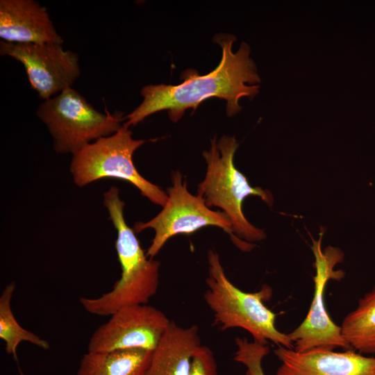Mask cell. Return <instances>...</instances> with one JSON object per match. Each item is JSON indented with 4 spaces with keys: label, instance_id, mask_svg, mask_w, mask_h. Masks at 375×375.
Instances as JSON below:
<instances>
[{
    "label": "cell",
    "instance_id": "obj_14",
    "mask_svg": "<svg viewBox=\"0 0 375 375\" xmlns=\"http://www.w3.org/2000/svg\"><path fill=\"white\" fill-rule=\"evenodd\" d=\"M152 351L133 349L88 352L80 360L76 375H144Z\"/></svg>",
    "mask_w": 375,
    "mask_h": 375
},
{
    "label": "cell",
    "instance_id": "obj_6",
    "mask_svg": "<svg viewBox=\"0 0 375 375\" xmlns=\"http://www.w3.org/2000/svg\"><path fill=\"white\" fill-rule=\"evenodd\" d=\"M38 117L46 125L59 153H74L85 145L117 132L124 120L122 113L97 110L78 91L68 88L44 100Z\"/></svg>",
    "mask_w": 375,
    "mask_h": 375
},
{
    "label": "cell",
    "instance_id": "obj_4",
    "mask_svg": "<svg viewBox=\"0 0 375 375\" xmlns=\"http://www.w3.org/2000/svg\"><path fill=\"white\" fill-rule=\"evenodd\" d=\"M238 146L234 137L223 136L217 142L215 136L211 140L210 148L203 153L207 168L197 195L208 207L222 209L229 218L238 240L244 242L260 241L266 235L247 219L242 203L247 197L255 195L271 206L273 196L269 191L251 186L245 176L235 168L233 157Z\"/></svg>",
    "mask_w": 375,
    "mask_h": 375
},
{
    "label": "cell",
    "instance_id": "obj_5",
    "mask_svg": "<svg viewBox=\"0 0 375 375\" xmlns=\"http://www.w3.org/2000/svg\"><path fill=\"white\" fill-rule=\"evenodd\" d=\"M146 141L135 140L124 125L115 133L85 145L72 154L69 170L74 182L83 187L104 178H119L136 187L153 203L163 206L168 196L139 174L133 161L136 149Z\"/></svg>",
    "mask_w": 375,
    "mask_h": 375
},
{
    "label": "cell",
    "instance_id": "obj_15",
    "mask_svg": "<svg viewBox=\"0 0 375 375\" xmlns=\"http://www.w3.org/2000/svg\"><path fill=\"white\" fill-rule=\"evenodd\" d=\"M340 327L350 349L365 355L375 354V287L359 299Z\"/></svg>",
    "mask_w": 375,
    "mask_h": 375
},
{
    "label": "cell",
    "instance_id": "obj_17",
    "mask_svg": "<svg viewBox=\"0 0 375 375\" xmlns=\"http://www.w3.org/2000/svg\"><path fill=\"white\" fill-rule=\"evenodd\" d=\"M235 345L234 360L245 367L246 375H266L262 360L269 353L267 344L238 337L235 338Z\"/></svg>",
    "mask_w": 375,
    "mask_h": 375
},
{
    "label": "cell",
    "instance_id": "obj_9",
    "mask_svg": "<svg viewBox=\"0 0 375 375\" xmlns=\"http://www.w3.org/2000/svg\"><path fill=\"white\" fill-rule=\"evenodd\" d=\"M109 317L91 335L88 352L153 351L172 322L160 310L148 304L124 307Z\"/></svg>",
    "mask_w": 375,
    "mask_h": 375
},
{
    "label": "cell",
    "instance_id": "obj_1",
    "mask_svg": "<svg viewBox=\"0 0 375 375\" xmlns=\"http://www.w3.org/2000/svg\"><path fill=\"white\" fill-rule=\"evenodd\" d=\"M215 42L222 47V57L218 66L211 72L199 75L197 70L184 71L178 85H149L141 90L142 103L124 117L126 127L135 126L148 116L166 110L169 119L178 122L185 110L197 109L204 100L217 97L226 101V113L231 117L242 107L239 100L243 97H254L259 85H247L260 82L256 67L250 58V47L242 42L237 52H233L235 41L233 35L219 34Z\"/></svg>",
    "mask_w": 375,
    "mask_h": 375
},
{
    "label": "cell",
    "instance_id": "obj_2",
    "mask_svg": "<svg viewBox=\"0 0 375 375\" xmlns=\"http://www.w3.org/2000/svg\"><path fill=\"white\" fill-rule=\"evenodd\" d=\"M103 202L117 230L115 248L121 276L109 292L97 298L81 297L79 302L88 313L106 317L124 307L147 304L158 290L160 264L147 257L135 232L127 225L119 189L111 187L103 194Z\"/></svg>",
    "mask_w": 375,
    "mask_h": 375
},
{
    "label": "cell",
    "instance_id": "obj_13",
    "mask_svg": "<svg viewBox=\"0 0 375 375\" xmlns=\"http://www.w3.org/2000/svg\"><path fill=\"white\" fill-rule=\"evenodd\" d=\"M201 344L198 326L184 327L172 321L144 375H188L193 352Z\"/></svg>",
    "mask_w": 375,
    "mask_h": 375
},
{
    "label": "cell",
    "instance_id": "obj_11",
    "mask_svg": "<svg viewBox=\"0 0 375 375\" xmlns=\"http://www.w3.org/2000/svg\"><path fill=\"white\" fill-rule=\"evenodd\" d=\"M274 353L281 362L276 375H375V356L351 349L299 352L278 346Z\"/></svg>",
    "mask_w": 375,
    "mask_h": 375
},
{
    "label": "cell",
    "instance_id": "obj_16",
    "mask_svg": "<svg viewBox=\"0 0 375 375\" xmlns=\"http://www.w3.org/2000/svg\"><path fill=\"white\" fill-rule=\"evenodd\" d=\"M15 288V283L12 281L6 285L0 296V338L5 342L6 353L12 355L18 363L17 349L22 342H30L44 350L49 349L50 344L48 341L24 328L16 319L11 308Z\"/></svg>",
    "mask_w": 375,
    "mask_h": 375
},
{
    "label": "cell",
    "instance_id": "obj_18",
    "mask_svg": "<svg viewBox=\"0 0 375 375\" xmlns=\"http://www.w3.org/2000/svg\"><path fill=\"white\" fill-rule=\"evenodd\" d=\"M188 375H218L217 362L210 347L201 344L195 349Z\"/></svg>",
    "mask_w": 375,
    "mask_h": 375
},
{
    "label": "cell",
    "instance_id": "obj_12",
    "mask_svg": "<svg viewBox=\"0 0 375 375\" xmlns=\"http://www.w3.org/2000/svg\"><path fill=\"white\" fill-rule=\"evenodd\" d=\"M0 38L17 44H59L47 9L34 0L0 1Z\"/></svg>",
    "mask_w": 375,
    "mask_h": 375
},
{
    "label": "cell",
    "instance_id": "obj_3",
    "mask_svg": "<svg viewBox=\"0 0 375 375\" xmlns=\"http://www.w3.org/2000/svg\"><path fill=\"white\" fill-rule=\"evenodd\" d=\"M207 257V289L203 298L212 312L214 324L222 331L243 328L253 341L261 344L272 342L294 349L288 334L276 328V315L265 304L272 296V288L265 285L256 292H244L229 281L215 250L210 249Z\"/></svg>",
    "mask_w": 375,
    "mask_h": 375
},
{
    "label": "cell",
    "instance_id": "obj_7",
    "mask_svg": "<svg viewBox=\"0 0 375 375\" xmlns=\"http://www.w3.org/2000/svg\"><path fill=\"white\" fill-rule=\"evenodd\" d=\"M172 186L167 189L168 198L162 210L149 221L139 222L133 227L135 233L147 228L155 231L146 253L147 257L153 258L173 236L181 233L190 234L208 226L223 229L243 251H250L254 247V244L242 242L235 237L231 222L225 213L210 209L201 197L190 193L180 172L175 171L172 174Z\"/></svg>",
    "mask_w": 375,
    "mask_h": 375
},
{
    "label": "cell",
    "instance_id": "obj_8",
    "mask_svg": "<svg viewBox=\"0 0 375 375\" xmlns=\"http://www.w3.org/2000/svg\"><path fill=\"white\" fill-rule=\"evenodd\" d=\"M323 234V228L321 227L317 240L310 236L316 271L313 277L312 301L306 318L294 331L288 333L294 349L299 352L317 349H350L342 336L341 327L331 319L324 303V293L328 281L331 279L339 281L344 276L342 270L334 269L337 264L343 261L344 253L339 248L331 246L322 250Z\"/></svg>",
    "mask_w": 375,
    "mask_h": 375
},
{
    "label": "cell",
    "instance_id": "obj_10",
    "mask_svg": "<svg viewBox=\"0 0 375 375\" xmlns=\"http://www.w3.org/2000/svg\"><path fill=\"white\" fill-rule=\"evenodd\" d=\"M0 53L10 56L25 68L32 88L49 99L72 88L81 74L76 53L59 44H17L1 40Z\"/></svg>",
    "mask_w": 375,
    "mask_h": 375
}]
</instances>
